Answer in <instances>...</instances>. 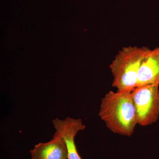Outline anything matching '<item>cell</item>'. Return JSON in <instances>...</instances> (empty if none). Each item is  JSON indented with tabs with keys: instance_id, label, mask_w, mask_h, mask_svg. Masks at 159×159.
I'll list each match as a JSON object with an SVG mask.
<instances>
[{
	"instance_id": "1",
	"label": "cell",
	"mask_w": 159,
	"mask_h": 159,
	"mask_svg": "<svg viewBox=\"0 0 159 159\" xmlns=\"http://www.w3.org/2000/svg\"><path fill=\"white\" fill-rule=\"evenodd\" d=\"M98 116L114 134L132 135L138 125L131 93L110 91L101 99Z\"/></svg>"
},
{
	"instance_id": "2",
	"label": "cell",
	"mask_w": 159,
	"mask_h": 159,
	"mask_svg": "<svg viewBox=\"0 0 159 159\" xmlns=\"http://www.w3.org/2000/svg\"><path fill=\"white\" fill-rule=\"evenodd\" d=\"M150 50L146 47L129 46L119 51L109 66L113 77L112 86L117 91L131 93L137 87L139 68Z\"/></svg>"
},
{
	"instance_id": "3",
	"label": "cell",
	"mask_w": 159,
	"mask_h": 159,
	"mask_svg": "<svg viewBox=\"0 0 159 159\" xmlns=\"http://www.w3.org/2000/svg\"><path fill=\"white\" fill-rule=\"evenodd\" d=\"M159 86V84H147L137 87L131 92L138 125L148 126L158 119Z\"/></svg>"
},
{
	"instance_id": "4",
	"label": "cell",
	"mask_w": 159,
	"mask_h": 159,
	"mask_svg": "<svg viewBox=\"0 0 159 159\" xmlns=\"http://www.w3.org/2000/svg\"><path fill=\"white\" fill-rule=\"evenodd\" d=\"M52 123L55 133L54 135L61 137L65 142L67 150V159H82L78 153L75 143V138L80 131L84 130L85 125L80 119L70 117L64 119H53Z\"/></svg>"
},
{
	"instance_id": "5",
	"label": "cell",
	"mask_w": 159,
	"mask_h": 159,
	"mask_svg": "<svg viewBox=\"0 0 159 159\" xmlns=\"http://www.w3.org/2000/svg\"><path fill=\"white\" fill-rule=\"evenodd\" d=\"M31 159H67L66 145L63 139L54 135L51 141L39 143L30 150Z\"/></svg>"
},
{
	"instance_id": "6",
	"label": "cell",
	"mask_w": 159,
	"mask_h": 159,
	"mask_svg": "<svg viewBox=\"0 0 159 159\" xmlns=\"http://www.w3.org/2000/svg\"><path fill=\"white\" fill-rule=\"evenodd\" d=\"M152 84L159 85V47L150 49L138 74L137 87Z\"/></svg>"
}]
</instances>
